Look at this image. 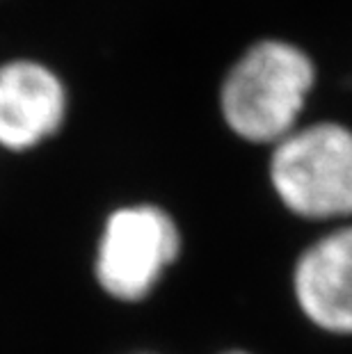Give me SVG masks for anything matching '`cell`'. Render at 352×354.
I'll use <instances>...</instances> for the list:
<instances>
[{
    "label": "cell",
    "instance_id": "cell-5",
    "mask_svg": "<svg viewBox=\"0 0 352 354\" xmlns=\"http://www.w3.org/2000/svg\"><path fill=\"white\" fill-rule=\"evenodd\" d=\"M69 82L37 57L0 62V153L33 156L59 140L71 119Z\"/></svg>",
    "mask_w": 352,
    "mask_h": 354
},
{
    "label": "cell",
    "instance_id": "cell-2",
    "mask_svg": "<svg viewBox=\"0 0 352 354\" xmlns=\"http://www.w3.org/2000/svg\"><path fill=\"white\" fill-rule=\"evenodd\" d=\"M275 203L313 229L352 222V119L309 117L266 149Z\"/></svg>",
    "mask_w": 352,
    "mask_h": 354
},
{
    "label": "cell",
    "instance_id": "cell-3",
    "mask_svg": "<svg viewBox=\"0 0 352 354\" xmlns=\"http://www.w3.org/2000/svg\"><path fill=\"white\" fill-rule=\"evenodd\" d=\"M185 229L156 199H126L101 217L89 256V274L108 302L142 306L158 295L181 266Z\"/></svg>",
    "mask_w": 352,
    "mask_h": 354
},
{
    "label": "cell",
    "instance_id": "cell-7",
    "mask_svg": "<svg viewBox=\"0 0 352 354\" xmlns=\"http://www.w3.org/2000/svg\"><path fill=\"white\" fill-rule=\"evenodd\" d=\"M122 354H163V352H156V350H147V348H138V350H129V352H122Z\"/></svg>",
    "mask_w": 352,
    "mask_h": 354
},
{
    "label": "cell",
    "instance_id": "cell-4",
    "mask_svg": "<svg viewBox=\"0 0 352 354\" xmlns=\"http://www.w3.org/2000/svg\"><path fill=\"white\" fill-rule=\"evenodd\" d=\"M297 318L320 338L352 345V222L316 229L288 268Z\"/></svg>",
    "mask_w": 352,
    "mask_h": 354
},
{
    "label": "cell",
    "instance_id": "cell-6",
    "mask_svg": "<svg viewBox=\"0 0 352 354\" xmlns=\"http://www.w3.org/2000/svg\"><path fill=\"white\" fill-rule=\"evenodd\" d=\"M215 354H259V352H254V350H250V348H245V345H229V348L217 350Z\"/></svg>",
    "mask_w": 352,
    "mask_h": 354
},
{
    "label": "cell",
    "instance_id": "cell-1",
    "mask_svg": "<svg viewBox=\"0 0 352 354\" xmlns=\"http://www.w3.org/2000/svg\"><path fill=\"white\" fill-rule=\"evenodd\" d=\"M318 82V64L304 46L261 37L217 82V119L236 142L266 151L309 119Z\"/></svg>",
    "mask_w": 352,
    "mask_h": 354
}]
</instances>
